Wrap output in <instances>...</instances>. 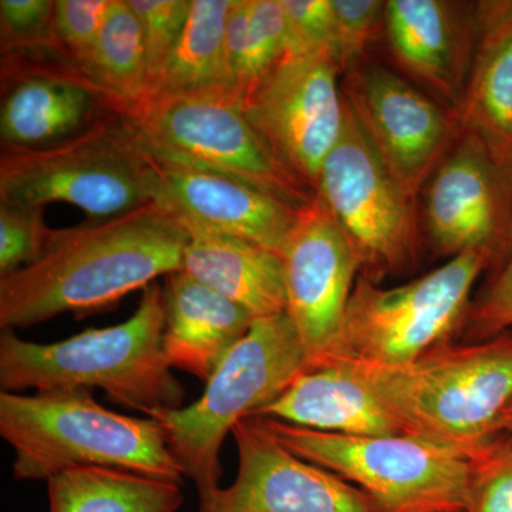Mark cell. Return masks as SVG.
<instances>
[{"label":"cell","mask_w":512,"mask_h":512,"mask_svg":"<svg viewBox=\"0 0 512 512\" xmlns=\"http://www.w3.org/2000/svg\"><path fill=\"white\" fill-rule=\"evenodd\" d=\"M342 76L328 50L288 53L245 100L259 136L312 192L345 123Z\"/></svg>","instance_id":"8fae6325"},{"label":"cell","mask_w":512,"mask_h":512,"mask_svg":"<svg viewBox=\"0 0 512 512\" xmlns=\"http://www.w3.org/2000/svg\"><path fill=\"white\" fill-rule=\"evenodd\" d=\"M127 3L136 13L146 40L150 90L183 33L191 0H127Z\"/></svg>","instance_id":"f546056e"},{"label":"cell","mask_w":512,"mask_h":512,"mask_svg":"<svg viewBox=\"0 0 512 512\" xmlns=\"http://www.w3.org/2000/svg\"><path fill=\"white\" fill-rule=\"evenodd\" d=\"M281 258L286 313L305 349L306 370L319 369L338 346L362 258L319 195L299 211Z\"/></svg>","instance_id":"4fadbf2b"},{"label":"cell","mask_w":512,"mask_h":512,"mask_svg":"<svg viewBox=\"0 0 512 512\" xmlns=\"http://www.w3.org/2000/svg\"><path fill=\"white\" fill-rule=\"evenodd\" d=\"M316 195L359 252L362 276L376 282L412 264L421 237L417 204L384 167L346 97L342 134Z\"/></svg>","instance_id":"30bf717a"},{"label":"cell","mask_w":512,"mask_h":512,"mask_svg":"<svg viewBox=\"0 0 512 512\" xmlns=\"http://www.w3.org/2000/svg\"><path fill=\"white\" fill-rule=\"evenodd\" d=\"M343 436H400L402 421L349 367L303 370L278 399L255 414Z\"/></svg>","instance_id":"44dd1931"},{"label":"cell","mask_w":512,"mask_h":512,"mask_svg":"<svg viewBox=\"0 0 512 512\" xmlns=\"http://www.w3.org/2000/svg\"><path fill=\"white\" fill-rule=\"evenodd\" d=\"M164 305L163 346L168 366L205 384L255 320L237 303L184 271L167 276Z\"/></svg>","instance_id":"ffe728a7"},{"label":"cell","mask_w":512,"mask_h":512,"mask_svg":"<svg viewBox=\"0 0 512 512\" xmlns=\"http://www.w3.org/2000/svg\"><path fill=\"white\" fill-rule=\"evenodd\" d=\"M383 35L393 62L454 116L474 52V6L389 0Z\"/></svg>","instance_id":"ac0fdd59"},{"label":"cell","mask_w":512,"mask_h":512,"mask_svg":"<svg viewBox=\"0 0 512 512\" xmlns=\"http://www.w3.org/2000/svg\"><path fill=\"white\" fill-rule=\"evenodd\" d=\"M470 458L467 512H512V436H495Z\"/></svg>","instance_id":"4316f807"},{"label":"cell","mask_w":512,"mask_h":512,"mask_svg":"<svg viewBox=\"0 0 512 512\" xmlns=\"http://www.w3.org/2000/svg\"><path fill=\"white\" fill-rule=\"evenodd\" d=\"M164 328V289L153 284L144 289L134 315L119 325L47 345L3 330L0 387L8 393L99 387L114 403L147 417L178 409L185 390L165 359Z\"/></svg>","instance_id":"7a4b0ae2"},{"label":"cell","mask_w":512,"mask_h":512,"mask_svg":"<svg viewBox=\"0 0 512 512\" xmlns=\"http://www.w3.org/2000/svg\"><path fill=\"white\" fill-rule=\"evenodd\" d=\"M0 434L15 451L16 480L47 483L74 468L101 467L183 483L161 424L104 409L92 390L2 392Z\"/></svg>","instance_id":"3957f363"},{"label":"cell","mask_w":512,"mask_h":512,"mask_svg":"<svg viewBox=\"0 0 512 512\" xmlns=\"http://www.w3.org/2000/svg\"><path fill=\"white\" fill-rule=\"evenodd\" d=\"M232 434L237 478L202 495L197 512H376L362 490L282 446L261 417L238 421Z\"/></svg>","instance_id":"2e32d148"},{"label":"cell","mask_w":512,"mask_h":512,"mask_svg":"<svg viewBox=\"0 0 512 512\" xmlns=\"http://www.w3.org/2000/svg\"><path fill=\"white\" fill-rule=\"evenodd\" d=\"M261 419L295 456L359 485L376 512H467L471 458L458 448L414 434L343 436Z\"/></svg>","instance_id":"ba28073f"},{"label":"cell","mask_w":512,"mask_h":512,"mask_svg":"<svg viewBox=\"0 0 512 512\" xmlns=\"http://www.w3.org/2000/svg\"><path fill=\"white\" fill-rule=\"evenodd\" d=\"M45 208L0 202V278L36 264L52 239Z\"/></svg>","instance_id":"83f0119b"},{"label":"cell","mask_w":512,"mask_h":512,"mask_svg":"<svg viewBox=\"0 0 512 512\" xmlns=\"http://www.w3.org/2000/svg\"><path fill=\"white\" fill-rule=\"evenodd\" d=\"M306 353L288 313L255 319L225 356L197 402L151 413L198 497L220 488V451L238 421L278 399L303 370Z\"/></svg>","instance_id":"5b68a950"},{"label":"cell","mask_w":512,"mask_h":512,"mask_svg":"<svg viewBox=\"0 0 512 512\" xmlns=\"http://www.w3.org/2000/svg\"><path fill=\"white\" fill-rule=\"evenodd\" d=\"M150 156L227 175L292 205L315 192L279 163L227 86L144 97L126 114Z\"/></svg>","instance_id":"52a82bcc"},{"label":"cell","mask_w":512,"mask_h":512,"mask_svg":"<svg viewBox=\"0 0 512 512\" xmlns=\"http://www.w3.org/2000/svg\"><path fill=\"white\" fill-rule=\"evenodd\" d=\"M188 232L157 202L110 220L53 231L36 264L0 278V328H32L101 311L183 271Z\"/></svg>","instance_id":"6da1fadb"},{"label":"cell","mask_w":512,"mask_h":512,"mask_svg":"<svg viewBox=\"0 0 512 512\" xmlns=\"http://www.w3.org/2000/svg\"><path fill=\"white\" fill-rule=\"evenodd\" d=\"M79 67L124 114L146 97V40L127 0H113L92 52Z\"/></svg>","instance_id":"484cf974"},{"label":"cell","mask_w":512,"mask_h":512,"mask_svg":"<svg viewBox=\"0 0 512 512\" xmlns=\"http://www.w3.org/2000/svg\"><path fill=\"white\" fill-rule=\"evenodd\" d=\"M336 23L335 59L342 76L367 62V52L383 35L386 2L332 0Z\"/></svg>","instance_id":"f1b7e54d"},{"label":"cell","mask_w":512,"mask_h":512,"mask_svg":"<svg viewBox=\"0 0 512 512\" xmlns=\"http://www.w3.org/2000/svg\"><path fill=\"white\" fill-rule=\"evenodd\" d=\"M342 92L386 170L417 204L460 134L453 113L377 63L343 74Z\"/></svg>","instance_id":"7c38bea8"},{"label":"cell","mask_w":512,"mask_h":512,"mask_svg":"<svg viewBox=\"0 0 512 512\" xmlns=\"http://www.w3.org/2000/svg\"><path fill=\"white\" fill-rule=\"evenodd\" d=\"M282 5L288 23L289 53L328 50L335 57L336 23L332 0H282Z\"/></svg>","instance_id":"d6a6232c"},{"label":"cell","mask_w":512,"mask_h":512,"mask_svg":"<svg viewBox=\"0 0 512 512\" xmlns=\"http://www.w3.org/2000/svg\"><path fill=\"white\" fill-rule=\"evenodd\" d=\"M512 326V248L497 278L487 291L471 302L461 329L468 339L483 342L507 332Z\"/></svg>","instance_id":"836d02e7"},{"label":"cell","mask_w":512,"mask_h":512,"mask_svg":"<svg viewBox=\"0 0 512 512\" xmlns=\"http://www.w3.org/2000/svg\"><path fill=\"white\" fill-rule=\"evenodd\" d=\"M289 53L282 0H234L225 32L228 86L244 101Z\"/></svg>","instance_id":"d4e9b609"},{"label":"cell","mask_w":512,"mask_h":512,"mask_svg":"<svg viewBox=\"0 0 512 512\" xmlns=\"http://www.w3.org/2000/svg\"><path fill=\"white\" fill-rule=\"evenodd\" d=\"M55 0H2L0 2V50L59 49L53 36Z\"/></svg>","instance_id":"4dcf8cb0"},{"label":"cell","mask_w":512,"mask_h":512,"mask_svg":"<svg viewBox=\"0 0 512 512\" xmlns=\"http://www.w3.org/2000/svg\"><path fill=\"white\" fill-rule=\"evenodd\" d=\"M336 365L353 370L407 434L468 456L494 439L512 402L511 332L471 345L446 343L399 367Z\"/></svg>","instance_id":"277c9868"},{"label":"cell","mask_w":512,"mask_h":512,"mask_svg":"<svg viewBox=\"0 0 512 512\" xmlns=\"http://www.w3.org/2000/svg\"><path fill=\"white\" fill-rule=\"evenodd\" d=\"M454 119L512 175V0L474 3L473 59Z\"/></svg>","instance_id":"d6986e66"},{"label":"cell","mask_w":512,"mask_h":512,"mask_svg":"<svg viewBox=\"0 0 512 512\" xmlns=\"http://www.w3.org/2000/svg\"><path fill=\"white\" fill-rule=\"evenodd\" d=\"M153 158V202L185 229L244 239L282 255L299 211L227 175Z\"/></svg>","instance_id":"e0dca14e"},{"label":"cell","mask_w":512,"mask_h":512,"mask_svg":"<svg viewBox=\"0 0 512 512\" xmlns=\"http://www.w3.org/2000/svg\"><path fill=\"white\" fill-rule=\"evenodd\" d=\"M421 197V235L436 254L494 262L512 245V175L477 137L460 131Z\"/></svg>","instance_id":"5bb4252c"},{"label":"cell","mask_w":512,"mask_h":512,"mask_svg":"<svg viewBox=\"0 0 512 512\" xmlns=\"http://www.w3.org/2000/svg\"><path fill=\"white\" fill-rule=\"evenodd\" d=\"M121 113L120 107L55 47L2 55L3 150L56 146Z\"/></svg>","instance_id":"9a60e30c"},{"label":"cell","mask_w":512,"mask_h":512,"mask_svg":"<svg viewBox=\"0 0 512 512\" xmlns=\"http://www.w3.org/2000/svg\"><path fill=\"white\" fill-rule=\"evenodd\" d=\"M153 158L126 114L42 150H2L0 202L45 208L67 202L90 221L110 220L153 202Z\"/></svg>","instance_id":"8992f818"},{"label":"cell","mask_w":512,"mask_h":512,"mask_svg":"<svg viewBox=\"0 0 512 512\" xmlns=\"http://www.w3.org/2000/svg\"><path fill=\"white\" fill-rule=\"evenodd\" d=\"M47 494L50 512H175L184 501L180 484L101 467L57 474Z\"/></svg>","instance_id":"603a6c76"},{"label":"cell","mask_w":512,"mask_h":512,"mask_svg":"<svg viewBox=\"0 0 512 512\" xmlns=\"http://www.w3.org/2000/svg\"><path fill=\"white\" fill-rule=\"evenodd\" d=\"M113 0H56L53 36L60 52L80 66L92 52Z\"/></svg>","instance_id":"1f68e13d"},{"label":"cell","mask_w":512,"mask_h":512,"mask_svg":"<svg viewBox=\"0 0 512 512\" xmlns=\"http://www.w3.org/2000/svg\"><path fill=\"white\" fill-rule=\"evenodd\" d=\"M183 271L237 303L255 319L286 312L281 255L254 242L187 229Z\"/></svg>","instance_id":"7402d4cb"},{"label":"cell","mask_w":512,"mask_h":512,"mask_svg":"<svg viewBox=\"0 0 512 512\" xmlns=\"http://www.w3.org/2000/svg\"><path fill=\"white\" fill-rule=\"evenodd\" d=\"M512 436V402L508 404L507 409L501 414L500 420H498L497 430H495V436Z\"/></svg>","instance_id":"e575fe53"},{"label":"cell","mask_w":512,"mask_h":512,"mask_svg":"<svg viewBox=\"0 0 512 512\" xmlns=\"http://www.w3.org/2000/svg\"><path fill=\"white\" fill-rule=\"evenodd\" d=\"M490 264L487 255L467 252L394 288L359 276L338 346L322 367H399L450 343L466 319L478 276Z\"/></svg>","instance_id":"9c48e42d"},{"label":"cell","mask_w":512,"mask_h":512,"mask_svg":"<svg viewBox=\"0 0 512 512\" xmlns=\"http://www.w3.org/2000/svg\"><path fill=\"white\" fill-rule=\"evenodd\" d=\"M232 5L234 0H191L183 33L146 97L229 87L225 32Z\"/></svg>","instance_id":"cb8c5ba5"}]
</instances>
